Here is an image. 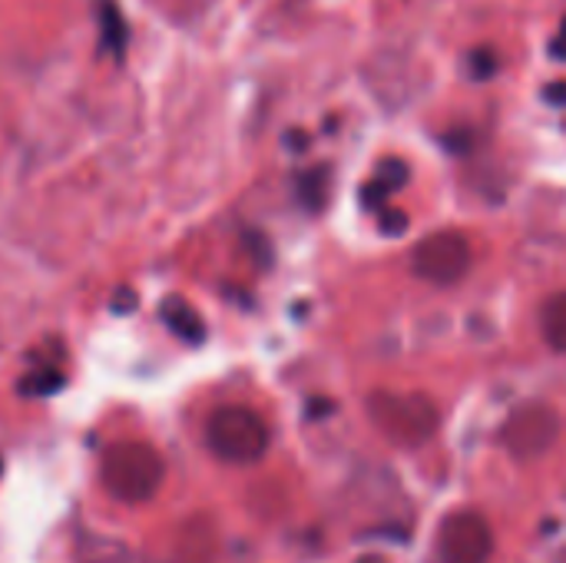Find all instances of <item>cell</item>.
I'll use <instances>...</instances> for the list:
<instances>
[{
    "label": "cell",
    "mask_w": 566,
    "mask_h": 563,
    "mask_svg": "<svg viewBox=\"0 0 566 563\" xmlns=\"http://www.w3.org/2000/svg\"><path fill=\"white\" fill-rule=\"evenodd\" d=\"M99 27H103V46L119 56L126 46V23L119 17V10L113 7V0H99Z\"/></svg>",
    "instance_id": "cell-10"
},
{
    "label": "cell",
    "mask_w": 566,
    "mask_h": 563,
    "mask_svg": "<svg viewBox=\"0 0 566 563\" xmlns=\"http://www.w3.org/2000/svg\"><path fill=\"white\" fill-rule=\"evenodd\" d=\"M551 53H554V60H566V17L560 30H557V37L551 40Z\"/></svg>",
    "instance_id": "cell-11"
},
{
    "label": "cell",
    "mask_w": 566,
    "mask_h": 563,
    "mask_svg": "<svg viewBox=\"0 0 566 563\" xmlns=\"http://www.w3.org/2000/svg\"><path fill=\"white\" fill-rule=\"evenodd\" d=\"M405 179H408L405 163H401V159H385V163L378 166L375 179L365 183V202L375 206V209L381 212V209H385V199H388L391 192H398V189L405 186Z\"/></svg>",
    "instance_id": "cell-7"
},
{
    "label": "cell",
    "mask_w": 566,
    "mask_h": 563,
    "mask_svg": "<svg viewBox=\"0 0 566 563\" xmlns=\"http://www.w3.org/2000/svg\"><path fill=\"white\" fill-rule=\"evenodd\" d=\"M209 448L229 465H252L269 451V425L245 405L219 408L206 425Z\"/></svg>",
    "instance_id": "cell-2"
},
{
    "label": "cell",
    "mask_w": 566,
    "mask_h": 563,
    "mask_svg": "<svg viewBox=\"0 0 566 563\" xmlns=\"http://www.w3.org/2000/svg\"><path fill=\"white\" fill-rule=\"evenodd\" d=\"M441 563H491L494 531L478 511H451L438 528Z\"/></svg>",
    "instance_id": "cell-5"
},
{
    "label": "cell",
    "mask_w": 566,
    "mask_h": 563,
    "mask_svg": "<svg viewBox=\"0 0 566 563\" xmlns=\"http://www.w3.org/2000/svg\"><path fill=\"white\" fill-rule=\"evenodd\" d=\"M474 265V246L458 229H438L415 242L411 249V272L431 285H454Z\"/></svg>",
    "instance_id": "cell-3"
},
{
    "label": "cell",
    "mask_w": 566,
    "mask_h": 563,
    "mask_svg": "<svg viewBox=\"0 0 566 563\" xmlns=\"http://www.w3.org/2000/svg\"><path fill=\"white\" fill-rule=\"evenodd\" d=\"M163 319L186 342H202V335H206V325H202L199 312L189 302H182V299H166L163 302Z\"/></svg>",
    "instance_id": "cell-9"
},
{
    "label": "cell",
    "mask_w": 566,
    "mask_h": 563,
    "mask_svg": "<svg viewBox=\"0 0 566 563\" xmlns=\"http://www.w3.org/2000/svg\"><path fill=\"white\" fill-rule=\"evenodd\" d=\"M371 425L398 448H418L434 438L441 425V408L424 392H371L368 395Z\"/></svg>",
    "instance_id": "cell-1"
},
{
    "label": "cell",
    "mask_w": 566,
    "mask_h": 563,
    "mask_svg": "<svg viewBox=\"0 0 566 563\" xmlns=\"http://www.w3.org/2000/svg\"><path fill=\"white\" fill-rule=\"evenodd\" d=\"M106 484L123 498H143L159 484V458L146 445L113 448L106 458Z\"/></svg>",
    "instance_id": "cell-6"
},
{
    "label": "cell",
    "mask_w": 566,
    "mask_h": 563,
    "mask_svg": "<svg viewBox=\"0 0 566 563\" xmlns=\"http://www.w3.org/2000/svg\"><path fill=\"white\" fill-rule=\"evenodd\" d=\"M541 335L554 352L566 355V292H554L541 305Z\"/></svg>",
    "instance_id": "cell-8"
},
{
    "label": "cell",
    "mask_w": 566,
    "mask_h": 563,
    "mask_svg": "<svg viewBox=\"0 0 566 563\" xmlns=\"http://www.w3.org/2000/svg\"><path fill=\"white\" fill-rule=\"evenodd\" d=\"M560 435V418L551 405L531 402L521 405L501 428V445L517 458V461H534L551 451V445Z\"/></svg>",
    "instance_id": "cell-4"
}]
</instances>
